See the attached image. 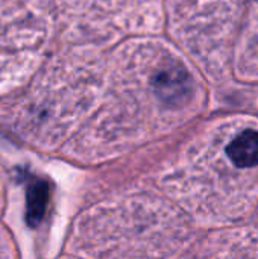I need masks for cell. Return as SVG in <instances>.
Masks as SVG:
<instances>
[{"label": "cell", "instance_id": "6da1fadb", "mask_svg": "<svg viewBox=\"0 0 258 259\" xmlns=\"http://www.w3.org/2000/svg\"><path fill=\"white\" fill-rule=\"evenodd\" d=\"M169 211L141 187L119 191L82 211L68 237L78 259H164Z\"/></svg>", "mask_w": 258, "mask_h": 259}, {"label": "cell", "instance_id": "7a4b0ae2", "mask_svg": "<svg viewBox=\"0 0 258 259\" xmlns=\"http://www.w3.org/2000/svg\"><path fill=\"white\" fill-rule=\"evenodd\" d=\"M228 159L239 168L258 165V131H242L227 147Z\"/></svg>", "mask_w": 258, "mask_h": 259}, {"label": "cell", "instance_id": "3957f363", "mask_svg": "<svg viewBox=\"0 0 258 259\" xmlns=\"http://www.w3.org/2000/svg\"><path fill=\"white\" fill-rule=\"evenodd\" d=\"M0 259H17L15 246L5 226H0Z\"/></svg>", "mask_w": 258, "mask_h": 259}, {"label": "cell", "instance_id": "277c9868", "mask_svg": "<svg viewBox=\"0 0 258 259\" xmlns=\"http://www.w3.org/2000/svg\"><path fill=\"white\" fill-rule=\"evenodd\" d=\"M5 197H6L5 175H3V170H2V165H0V215H2V212H3V208H5Z\"/></svg>", "mask_w": 258, "mask_h": 259}, {"label": "cell", "instance_id": "5b68a950", "mask_svg": "<svg viewBox=\"0 0 258 259\" xmlns=\"http://www.w3.org/2000/svg\"><path fill=\"white\" fill-rule=\"evenodd\" d=\"M61 259H78V258H75V256H71V255H68V256H64V258H61Z\"/></svg>", "mask_w": 258, "mask_h": 259}]
</instances>
